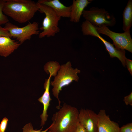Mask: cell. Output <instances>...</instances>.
Masks as SVG:
<instances>
[{
  "mask_svg": "<svg viewBox=\"0 0 132 132\" xmlns=\"http://www.w3.org/2000/svg\"><path fill=\"white\" fill-rule=\"evenodd\" d=\"M8 121V120L6 117L3 119L0 124V132H5Z\"/></svg>",
  "mask_w": 132,
  "mask_h": 132,
  "instance_id": "cell-19",
  "label": "cell"
},
{
  "mask_svg": "<svg viewBox=\"0 0 132 132\" xmlns=\"http://www.w3.org/2000/svg\"><path fill=\"white\" fill-rule=\"evenodd\" d=\"M21 44L11 38L0 36V56L6 57L17 49Z\"/></svg>",
  "mask_w": 132,
  "mask_h": 132,
  "instance_id": "cell-14",
  "label": "cell"
},
{
  "mask_svg": "<svg viewBox=\"0 0 132 132\" xmlns=\"http://www.w3.org/2000/svg\"><path fill=\"white\" fill-rule=\"evenodd\" d=\"M52 75L50 74L48 78L46 79L44 85L45 91L42 95L38 99V101L42 104L43 106L42 113L40 116L41 119L40 126L44 125L47 120L48 115L47 111L52 100L49 92L50 85V79Z\"/></svg>",
  "mask_w": 132,
  "mask_h": 132,
  "instance_id": "cell-11",
  "label": "cell"
},
{
  "mask_svg": "<svg viewBox=\"0 0 132 132\" xmlns=\"http://www.w3.org/2000/svg\"><path fill=\"white\" fill-rule=\"evenodd\" d=\"M50 126L45 130L42 131V127L39 130L34 129L32 124L30 123L25 125L22 128V132H46L49 130Z\"/></svg>",
  "mask_w": 132,
  "mask_h": 132,
  "instance_id": "cell-18",
  "label": "cell"
},
{
  "mask_svg": "<svg viewBox=\"0 0 132 132\" xmlns=\"http://www.w3.org/2000/svg\"><path fill=\"white\" fill-rule=\"evenodd\" d=\"M79 111L65 103L52 117L49 131L51 132H74L79 123Z\"/></svg>",
  "mask_w": 132,
  "mask_h": 132,
  "instance_id": "cell-2",
  "label": "cell"
},
{
  "mask_svg": "<svg viewBox=\"0 0 132 132\" xmlns=\"http://www.w3.org/2000/svg\"><path fill=\"white\" fill-rule=\"evenodd\" d=\"M123 29L124 32L130 30L132 25V0H129L123 13Z\"/></svg>",
  "mask_w": 132,
  "mask_h": 132,
  "instance_id": "cell-15",
  "label": "cell"
},
{
  "mask_svg": "<svg viewBox=\"0 0 132 132\" xmlns=\"http://www.w3.org/2000/svg\"><path fill=\"white\" fill-rule=\"evenodd\" d=\"M119 132H132V123H129L120 127Z\"/></svg>",
  "mask_w": 132,
  "mask_h": 132,
  "instance_id": "cell-20",
  "label": "cell"
},
{
  "mask_svg": "<svg viewBox=\"0 0 132 132\" xmlns=\"http://www.w3.org/2000/svg\"><path fill=\"white\" fill-rule=\"evenodd\" d=\"M60 66L59 63L56 61H50L48 62L44 66V69L47 73L49 71L52 72L56 75Z\"/></svg>",
  "mask_w": 132,
  "mask_h": 132,
  "instance_id": "cell-16",
  "label": "cell"
},
{
  "mask_svg": "<svg viewBox=\"0 0 132 132\" xmlns=\"http://www.w3.org/2000/svg\"><path fill=\"white\" fill-rule=\"evenodd\" d=\"M92 0H74L71 5L70 21L75 23H78L85 8L91 3Z\"/></svg>",
  "mask_w": 132,
  "mask_h": 132,
  "instance_id": "cell-13",
  "label": "cell"
},
{
  "mask_svg": "<svg viewBox=\"0 0 132 132\" xmlns=\"http://www.w3.org/2000/svg\"><path fill=\"white\" fill-rule=\"evenodd\" d=\"M4 14L20 23L31 20L38 11V3L30 0H4Z\"/></svg>",
  "mask_w": 132,
  "mask_h": 132,
  "instance_id": "cell-1",
  "label": "cell"
},
{
  "mask_svg": "<svg viewBox=\"0 0 132 132\" xmlns=\"http://www.w3.org/2000/svg\"><path fill=\"white\" fill-rule=\"evenodd\" d=\"M79 122L87 132H98V116L93 111L82 109L79 111Z\"/></svg>",
  "mask_w": 132,
  "mask_h": 132,
  "instance_id": "cell-9",
  "label": "cell"
},
{
  "mask_svg": "<svg viewBox=\"0 0 132 132\" xmlns=\"http://www.w3.org/2000/svg\"><path fill=\"white\" fill-rule=\"evenodd\" d=\"M5 2L4 0H0V25L5 24L9 22L8 17L3 14L2 11V9Z\"/></svg>",
  "mask_w": 132,
  "mask_h": 132,
  "instance_id": "cell-17",
  "label": "cell"
},
{
  "mask_svg": "<svg viewBox=\"0 0 132 132\" xmlns=\"http://www.w3.org/2000/svg\"><path fill=\"white\" fill-rule=\"evenodd\" d=\"M80 72V70L77 68H73L71 62H68L61 65L54 80L50 82V85L53 87L52 94L58 100V105L57 107L58 109H59L61 106V101L59 95L62 88L68 86L73 81L78 82L79 77L77 73Z\"/></svg>",
  "mask_w": 132,
  "mask_h": 132,
  "instance_id": "cell-3",
  "label": "cell"
},
{
  "mask_svg": "<svg viewBox=\"0 0 132 132\" xmlns=\"http://www.w3.org/2000/svg\"><path fill=\"white\" fill-rule=\"evenodd\" d=\"M98 115V132H119V124L111 120L104 109L100 110Z\"/></svg>",
  "mask_w": 132,
  "mask_h": 132,
  "instance_id": "cell-10",
  "label": "cell"
},
{
  "mask_svg": "<svg viewBox=\"0 0 132 132\" xmlns=\"http://www.w3.org/2000/svg\"><path fill=\"white\" fill-rule=\"evenodd\" d=\"M125 64L126 65L128 70L131 75H132V61L126 58L125 60Z\"/></svg>",
  "mask_w": 132,
  "mask_h": 132,
  "instance_id": "cell-23",
  "label": "cell"
},
{
  "mask_svg": "<svg viewBox=\"0 0 132 132\" xmlns=\"http://www.w3.org/2000/svg\"><path fill=\"white\" fill-rule=\"evenodd\" d=\"M37 3L38 11L41 13H44L45 15L42 22V26L40 28L43 31L39 33V37L42 38L45 37H49L54 36L60 31L58 23L61 17L50 7Z\"/></svg>",
  "mask_w": 132,
  "mask_h": 132,
  "instance_id": "cell-4",
  "label": "cell"
},
{
  "mask_svg": "<svg viewBox=\"0 0 132 132\" xmlns=\"http://www.w3.org/2000/svg\"><path fill=\"white\" fill-rule=\"evenodd\" d=\"M82 15L86 20L96 27L103 25L112 27L116 23V19L113 15L104 8L92 7L89 10H84Z\"/></svg>",
  "mask_w": 132,
  "mask_h": 132,
  "instance_id": "cell-5",
  "label": "cell"
},
{
  "mask_svg": "<svg viewBox=\"0 0 132 132\" xmlns=\"http://www.w3.org/2000/svg\"><path fill=\"white\" fill-rule=\"evenodd\" d=\"M37 2L50 7L61 18L70 17L71 5L66 6L59 0H39Z\"/></svg>",
  "mask_w": 132,
  "mask_h": 132,
  "instance_id": "cell-12",
  "label": "cell"
},
{
  "mask_svg": "<svg viewBox=\"0 0 132 132\" xmlns=\"http://www.w3.org/2000/svg\"><path fill=\"white\" fill-rule=\"evenodd\" d=\"M38 26V23L36 22L30 23L21 27L8 22L5 24L4 28L8 30L11 38L16 39L21 44L25 41L30 40L32 35L39 34Z\"/></svg>",
  "mask_w": 132,
  "mask_h": 132,
  "instance_id": "cell-6",
  "label": "cell"
},
{
  "mask_svg": "<svg viewBox=\"0 0 132 132\" xmlns=\"http://www.w3.org/2000/svg\"><path fill=\"white\" fill-rule=\"evenodd\" d=\"M85 33L87 35L96 37L100 40L104 44L110 57L117 58L121 62L123 66L125 67V60L126 58L125 50L116 48L113 44L107 41L102 37L98 33L96 28L92 25H89L87 28Z\"/></svg>",
  "mask_w": 132,
  "mask_h": 132,
  "instance_id": "cell-8",
  "label": "cell"
},
{
  "mask_svg": "<svg viewBox=\"0 0 132 132\" xmlns=\"http://www.w3.org/2000/svg\"><path fill=\"white\" fill-rule=\"evenodd\" d=\"M74 132H87L85 128L79 122Z\"/></svg>",
  "mask_w": 132,
  "mask_h": 132,
  "instance_id": "cell-24",
  "label": "cell"
},
{
  "mask_svg": "<svg viewBox=\"0 0 132 132\" xmlns=\"http://www.w3.org/2000/svg\"><path fill=\"white\" fill-rule=\"evenodd\" d=\"M123 101L127 105L132 106V92L126 96L124 97Z\"/></svg>",
  "mask_w": 132,
  "mask_h": 132,
  "instance_id": "cell-21",
  "label": "cell"
},
{
  "mask_svg": "<svg viewBox=\"0 0 132 132\" xmlns=\"http://www.w3.org/2000/svg\"><path fill=\"white\" fill-rule=\"evenodd\" d=\"M95 27L99 34L106 35L112 40L113 44L116 48L126 50L132 53V39L130 30L120 33L113 32L107 27L103 25L100 27Z\"/></svg>",
  "mask_w": 132,
  "mask_h": 132,
  "instance_id": "cell-7",
  "label": "cell"
},
{
  "mask_svg": "<svg viewBox=\"0 0 132 132\" xmlns=\"http://www.w3.org/2000/svg\"><path fill=\"white\" fill-rule=\"evenodd\" d=\"M2 36L10 38V34L8 30L0 25V36Z\"/></svg>",
  "mask_w": 132,
  "mask_h": 132,
  "instance_id": "cell-22",
  "label": "cell"
},
{
  "mask_svg": "<svg viewBox=\"0 0 132 132\" xmlns=\"http://www.w3.org/2000/svg\"><path fill=\"white\" fill-rule=\"evenodd\" d=\"M51 132L50 131H49V130L47 131V132Z\"/></svg>",
  "mask_w": 132,
  "mask_h": 132,
  "instance_id": "cell-25",
  "label": "cell"
}]
</instances>
